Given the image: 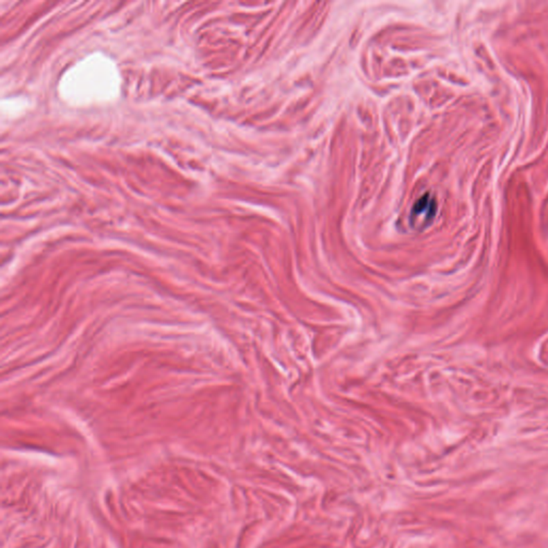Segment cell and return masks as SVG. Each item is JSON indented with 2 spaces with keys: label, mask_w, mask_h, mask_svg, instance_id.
Masks as SVG:
<instances>
[{
  "label": "cell",
  "mask_w": 548,
  "mask_h": 548,
  "mask_svg": "<svg viewBox=\"0 0 548 548\" xmlns=\"http://www.w3.org/2000/svg\"><path fill=\"white\" fill-rule=\"evenodd\" d=\"M437 211V204L435 198L430 194L422 196L414 204L412 211V223L425 227L433 221Z\"/></svg>",
  "instance_id": "1"
}]
</instances>
